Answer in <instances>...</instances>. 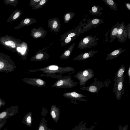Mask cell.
<instances>
[{"instance_id":"6da1fadb","label":"cell","mask_w":130,"mask_h":130,"mask_svg":"<svg viewBox=\"0 0 130 130\" xmlns=\"http://www.w3.org/2000/svg\"><path fill=\"white\" fill-rule=\"evenodd\" d=\"M17 68L14 62L9 57L0 55V73H10Z\"/></svg>"},{"instance_id":"7a4b0ae2","label":"cell","mask_w":130,"mask_h":130,"mask_svg":"<svg viewBox=\"0 0 130 130\" xmlns=\"http://www.w3.org/2000/svg\"><path fill=\"white\" fill-rule=\"evenodd\" d=\"M94 72L91 69L81 70L75 76L79 81L80 87L85 86L87 82L94 76Z\"/></svg>"},{"instance_id":"3957f363","label":"cell","mask_w":130,"mask_h":130,"mask_svg":"<svg viewBox=\"0 0 130 130\" xmlns=\"http://www.w3.org/2000/svg\"><path fill=\"white\" fill-rule=\"evenodd\" d=\"M95 78L94 82L88 86L83 87L80 89L83 90H86L91 93H98V91L102 88L108 87L110 83V80H107L102 82L97 80Z\"/></svg>"},{"instance_id":"277c9868","label":"cell","mask_w":130,"mask_h":130,"mask_svg":"<svg viewBox=\"0 0 130 130\" xmlns=\"http://www.w3.org/2000/svg\"><path fill=\"white\" fill-rule=\"evenodd\" d=\"M115 75V76L114 79V87L112 91L116 95L117 100L119 101L124 93V83L125 76L124 74L121 78L117 79L116 76Z\"/></svg>"},{"instance_id":"5b68a950","label":"cell","mask_w":130,"mask_h":130,"mask_svg":"<svg viewBox=\"0 0 130 130\" xmlns=\"http://www.w3.org/2000/svg\"><path fill=\"white\" fill-rule=\"evenodd\" d=\"M99 40L96 36H92L91 35L86 36L82 39L79 42L77 48L80 50L89 48L96 45Z\"/></svg>"},{"instance_id":"8992f818","label":"cell","mask_w":130,"mask_h":130,"mask_svg":"<svg viewBox=\"0 0 130 130\" xmlns=\"http://www.w3.org/2000/svg\"><path fill=\"white\" fill-rule=\"evenodd\" d=\"M86 24V23L84 24L82 21H81L79 24L76 27L61 35V38L60 39V41H62L66 37L70 38L78 37L81 33L84 26Z\"/></svg>"},{"instance_id":"52a82bcc","label":"cell","mask_w":130,"mask_h":130,"mask_svg":"<svg viewBox=\"0 0 130 130\" xmlns=\"http://www.w3.org/2000/svg\"><path fill=\"white\" fill-rule=\"evenodd\" d=\"M19 106L17 105L10 106L7 108L0 113V121L13 116L18 112Z\"/></svg>"},{"instance_id":"ba28073f","label":"cell","mask_w":130,"mask_h":130,"mask_svg":"<svg viewBox=\"0 0 130 130\" xmlns=\"http://www.w3.org/2000/svg\"><path fill=\"white\" fill-rule=\"evenodd\" d=\"M47 24L48 28L52 32H54L56 34L60 31L61 26L58 18H54L48 20Z\"/></svg>"},{"instance_id":"9c48e42d","label":"cell","mask_w":130,"mask_h":130,"mask_svg":"<svg viewBox=\"0 0 130 130\" xmlns=\"http://www.w3.org/2000/svg\"><path fill=\"white\" fill-rule=\"evenodd\" d=\"M116 36L118 41L120 42L123 43L126 41L127 37V28L124 22L120 24Z\"/></svg>"},{"instance_id":"30bf717a","label":"cell","mask_w":130,"mask_h":130,"mask_svg":"<svg viewBox=\"0 0 130 130\" xmlns=\"http://www.w3.org/2000/svg\"><path fill=\"white\" fill-rule=\"evenodd\" d=\"M120 25L119 22H117L106 34V42H109L111 43L116 39V35L120 27Z\"/></svg>"},{"instance_id":"8fae6325","label":"cell","mask_w":130,"mask_h":130,"mask_svg":"<svg viewBox=\"0 0 130 130\" xmlns=\"http://www.w3.org/2000/svg\"><path fill=\"white\" fill-rule=\"evenodd\" d=\"M47 31L43 28L39 26L38 28H34L31 30L30 36L34 39H44L47 35Z\"/></svg>"},{"instance_id":"7c38bea8","label":"cell","mask_w":130,"mask_h":130,"mask_svg":"<svg viewBox=\"0 0 130 130\" xmlns=\"http://www.w3.org/2000/svg\"><path fill=\"white\" fill-rule=\"evenodd\" d=\"M104 23V22L102 19L98 18L92 19L84 26L81 33L87 31L93 27H96Z\"/></svg>"},{"instance_id":"4fadbf2b","label":"cell","mask_w":130,"mask_h":130,"mask_svg":"<svg viewBox=\"0 0 130 130\" xmlns=\"http://www.w3.org/2000/svg\"><path fill=\"white\" fill-rule=\"evenodd\" d=\"M63 95L64 97L75 100H78L83 102L88 101L82 98H87V96L82 94L78 93L75 91L65 93Z\"/></svg>"},{"instance_id":"5bb4252c","label":"cell","mask_w":130,"mask_h":130,"mask_svg":"<svg viewBox=\"0 0 130 130\" xmlns=\"http://www.w3.org/2000/svg\"><path fill=\"white\" fill-rule=\"evenodd\" d=\"M98 52L97 50H91L83 53L75 57L73 60L80 61L85 60L92 57Z\"/></svg>"},{"instance_id":"9a60e30c","label":"cell","mask_w":130,"mask_h":130,"mask_svg":"<svg viewBox=\"0 0 130 130\" xmlns=\"http://www.w3.org/2000/svg\"><path fill=\"white\" fill-rule=\"evenodd\" d=\"M50 115L54 121L57 123L60 117V109L58 107L55 105H52L51 107Z\"/></svg>"},{"instance_id":"2e32d148","label":"cell","mask_w":130,"mask_h":130,"mask_svg":"<svg viewBox=\"0 0 130 130\" xmlns=\"http://www.w3.org/2000/svg\"><path fill=\"white\" fill-rule=\"evenodd\" d=\"M122 47L117 49L107 54L106 60H111L118 57L126 50V49L122 50Z\"/></svg>"},{"instance_id":"e0dca14e","label":"cell","mask_w":130,"mask_h":130,"mask_svg":"<svg viewBox=\"0 0 130 130\" xmlns=\"http://www.w3.org/2000/svg\"><path fill=\"white\" fill-rule=\"evenodd\" d=\"M104 9L100 6L94 5L89 10L88 13L93 15H101L103 12Z\"/></svg>"},{"instance_id":"ac0fdd59","label":"cell","mask_w":130,"mask_h":130,"mask_svg":"<svg viewBox=\"0 0 130 130\" xmlns=\"http://www.w3.org/2000/svg\"><path fill=\"white\" fill-rule=\"evenodd\" d=\"M32 112L30 111L24 116L22 122L25 125L30 127L32 126Z\"/></svg>"},{"instance_id":"d6986e66","label":"cell","mask_w":130,"mask_h":130,"mask_svg":"<svg viewBox=\"0 0 130 130\" xmlns=\"http://www.w3.org/2000/svg\"><path fill=\"white\" fill-rule=\"evenodd\" d=\"M44 48L40 50L32 57V59L40 60L47 58L49 56L47 53L44 51Z\"/></svg>"},{"instance_id":"ffe728a7","label":"cell","mask_w":130,"mask_h":130,"mask_svg":"<svg viewBox=\"0 0 130 130\" xmlns=\"http://www.w3.org/2000/svg\"><path fill=\"white\" fill-rule=\"evenodd\" d=\"M75 43L74 42L66 50L60 57L61 59H66L68 58L71 55L75 45Z\"/></svg>"},{"instance_id":"44dd1931","label":"cell","mask_w":130,"mask_h":130,"mask_svg":"<svg viewBox=\"0 0 130 130\" xmlns=\"http://www.w3.org/2000/svg\"><path fill=\"white\" fill-rule=\"evenodd\" d=\"M36 130H52L48 127L45 118L43 117L39 123L38 128Z\"/></svg>"},{"instance_id":"7402d4cb","label":"cell","mask_w":130,"mask_h":130,"mask_svg":"<svg viewBox=\"0 0 130 130\" xmlns=\"http://www.w3.org/2000/svg\"><path fill=\"white\" fill-rule=\"evenodd\" d=\"M102 1L108 5L112 10L114 11L118 10L117 3L112 0H102Z\"/></svg>"},{"instance_id":"603a6c76","label":"cell","mask_w":130,"mask_h":130,"mask_svg":"<svg viewBox=\"0 0 130 130\" xmlns=\"http://www.w3.org/2000/svg\"><path fill=\"white\" fill-rule=\"evenodd\" d=\"M75 13L72 12H67L63 15L64 22L65 23H68L74 17Z\"/></svg>"},{"instance_id":"cb8c5ba5","label":"cell","mask_w":130,"mask_h":130,"mask_svg":"<svg viewBox=\"0 0 130 130\" xmlns=\"http://www.w3.org/2000/svg\"><path fill=\"white\" fill-rule=\"evenodd\" d=\"M126 68L124 65H122L120 66L117 72L115 74L116 76L117 79L119 78L122 76Z\"/></svg>"},{"instance_id":"d4e9b609","label":"cell","mask_w":130,"mask_h":130,"mask_svg":"<svg viewBox=\"0 0 130 130\" xmlns=\"http://www.w3.org/2000/svg\"><path fill=\"white\" fill-rule=\"evenodd\" d=\"M76 37L70 38L68 37H66L62 41L60 44L61 47L68 44L69 43L75 39Z\"/></svg>"},{"instance_id":"484cf974","label":"cell","mask_w":130,"mask_h":130,"mask_svg":"<svg viewBox=\"0 0 130 130\" xmlns=\"http://www.w3.org/2000/svg\"><path fill=\"white\" fill-rule=\"evenodd\" d=\"M86 123L85 121H82L76 126L72 129V130H85Z\"/></svg>"},{"instance_id":"4316f807","label":"cell","mask_w":130,"mask_h":130,"mask_svg":"<svg viewBox=\"0 0 130 130\" xmlns=\"http://www.w3.org/2000/svg\"><path fill=\"white\" fill-rule=\"evenodd\" d=\"M48 0H41L38 4L32 7V9L37 10L42 8L44 6Z\"/></svg>"},{"instance_id":"83f0119b","label":"cell","mask_w":130,"mask_h":130,"mask_svg":"<svg viewBox=\"0 0 130 130\" xmlns=\"http://www.w3.org/2000/svg\"><path fill=\"white\" fill-rule=\"evenodd\" d=\"M41 0H30L29 2V6L33 7L38 4Z\"/></svg>"},{"instance_id":"f1b7e54d","label":"cell","mask_w":130,"mask_h":130,"mask_svg":"<svg viewBox=\"0 0 130 130\" xmlns=\"http://www.w3.org/2000/svg\"><path fill=\"white\" fill-rule=\"evenodd\" d=\"M129 124H126L124 126L120 125L118 126V130H127L128 129Z\"/></svg>"},{"instance_id":"f546056e","label":"cell","mask_w":130,"mask_h":130,"mask_svg":"<svg viewBox=\"0 0 130 130\" xmlns=\"http://www.w3.org/2000/svg\"><path fill=\"white\" fill-rule=\"evenodd\" d=\"M5 44L7 45H10L12 48H14L15 47V45L14 43L12 41H8L5 42Z\"/></svg>"},{"instance_id":"4dcf8cb0","label":"cell","mask_w":130,"mask_h":130,"mask_svg":"<svg viewBox=\"0 0 130 130\" xmlns=\"http://www.w3.org/2000/svg\"><path fill=\"white\" fill-rule=\"evenodd\" d=\"M127 37L128 39H130V23H129L127 25Z\"/></svg>"},{"instance_id":"1f68e13d","label":"cell","mask_w":130,"mask_h":130,"mask_svg":"<svg viewBox=\"0 0 130 130\" xmlns=\"http://www.w3.org/2000/svg\"><path fill=\"white\" fill-rule=\"evenodd\" d=\"M7 121V119L3 120L0 121V129L3 127L6 123Z\"/></svg>"},{"instance_id":"d6a6232c","label":"cell","mask_w":130,"mask_h":130,"mask_svg":"<svg viewBox=\"0 0 130 130\" xmlns=\"http://www.w3.org/2000/svg\"><path fill=\"white\" fill-rule=\"evenodd\" d=\"M36 83L37 84L42 85L44 84V82L42 80L40 79H37L36 80Z\"/></svg>"},{"instance_id":"836d02e7","label":"cell","mask_w":130,"mask_h":130,"mask_svg":"<svg viewBox=\"0 0 130 130\" xmlns=\"http://www.w3.org/2000/svg\"><path fill=\"white\" fill-rule=\"evenodd\" d=\"M6 104L5 101L2 98H1L0 99V108L5 105Z\"/></svg>"},{"instance_id":"e575fe53","label":"cell","mask_w":130,"mask_h":130,"mask_svg":"<svg viewBox=\"0 0 130 130\" xmlns=\"http://www.w3.org/2000/svg\"><path fill=\"white\" fill-rule=\"evenodd\" d=\"M127 76L128 78L129 85H130V65L129 66L127 72Z\"/></svg>"},{"instance_id":"d590c367","label":"cell","mask_w":130,"mask_h":130,"mask_svg":"<svg viewBox=\"0 0 130 130\" xmlns=\"http://www.w3.org/2000/svg\"><path fill=\"white\" fill-rule=\"evenodd\" d=\"M125 8L127 9L130 11V4L128 3L125 2Z\"/></svg>"},{"instance_id":"8d00e7d4","label":"cell","mask_w":130,"mask_h":130,"mask_svg":"<svg viewBox=\"0 0 130 130\" xmlns=\"http://www.w3.org/2000/svg\"><path fill=\"white\" fill-rule=\"evenodd\" d=\"M20 13L19 12H17L16 13L13 17V19H15L18 18L19 16Z\"/></svg>"},{"instance_id":"74e56055","label":"cell","mask_w":130,"mask_h":130,"mask_svg":"<svg viewBox=\"0 0 130 130\" xmlns=\"http://www.w3.org/2000/svg\"><path fill=\"white\" fill-rule=\"evenodd\" d=\"M96 124V123H95V124L94 125L92 126L90 128H87V127H86L85 129V130H93V128L95 127V125Z\"/></svg>"},{"instance_id":"f35d334b","label":"cell","mask_w":130,"mask_h":130,"mask_svg":"<svg viewBox=\"0 0 130 130\" xmlns=\"http://www.w3.org/2000/svg\"><path fill=\"white\" fill-rule=\"evenodd\" d=\"M17 49L18 52H21L22 50V47L21 48L20 47H18L17 48Z\"/></svg>"},{"instance_id":"ab89813d","label":"cell","mask_w":130,"mask_h":130,"mask_svg":"<svg viewBox=\"0 0 130 130\" xmlns=\"http://www.w3.org/2000/svg\"><path fill=\"white\" fill-rule=\"evenodd\" d=\"M1 98H0V99Z\"/></svg>"}]
</instances>
